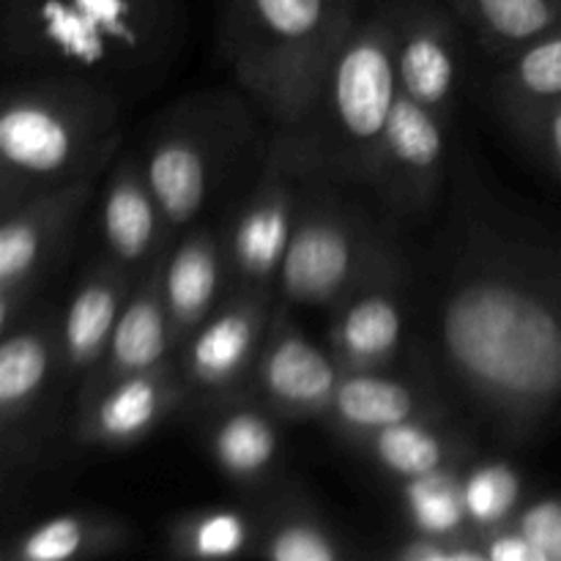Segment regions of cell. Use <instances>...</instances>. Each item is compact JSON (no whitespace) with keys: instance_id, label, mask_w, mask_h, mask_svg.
<instances>
[{"instance_id":"obj_1","label":"cell","mask_w":561,"mask_h":561,"mask_svg":"<svg viewBox=\"0 0 561 561\" xmlns=\"http://www.w3.org/2000/svg\"><path fill=\"white\" fill-rule=\"evenodd\" d=\"M436 351L502 442H529L561 409V244L480 190L453 214Z\"/></svg>"},{"instance_id":"obj_2","label":"cell","mask_w":561,"mask_h":561,"mask_svg":"<svg viewBox=\"0 0 561 561\" xmlns=\"http://www.w3.org/2000/svg\"><path fill=\"white\" fill-rule=\"evenodd\" d=\"M186 33L184 0H3L9 71L96 82L126 104L164 82Z\"/></svg>"},{"instance_id":"obj_3","label":"cell","mask_w":561,"mask_h":561,"mask_svg":"<svg viewBox=\"0 0 561 561\" xmlns=\"http://www.w3.org/2000/svg\"><path fill=\"white\" fill-rule=\"evenodd\" d=\"M124 107L80 77L14 71L0 93V214L107 173L124 148Z\"/></svg>"},{"instance_id":"obj_4","label":"cell","mask_w":561,"mask_h":561,"mask_svg":"<svg viewBox=\"0 0 561 561\" xmlns=\"http://www.w3.org/2000/svg\"><path fill=\"white\" fill-rule=\"evenodd\" d=\"M367 9V0H219L222 60L277 135L305 124L323 71Z\"/></svg>"},{"instance_id":"obj_5","label":"cell","mask_w":561,"mask_h":561,"mask_svg":"<svg viewBox=\"0 0 561 561\" xmlns=\"http://www.w3.org/2000/svg\"><path fill=\"white\" fill-rule=\"evenodd\" d=\"M400 99L392 36L383 5H370L323 71L296 146L318 173L370 186L378 146Z\"/></svg>"},{"instance_id":"obj_6","label":"cell","mask_w":561,"mask_h":561,"mask_svg":"<svg viewBox=\"0 0 561 561\" xmlns=\"http://www.w3.org/2000/svg\"><path fill=\"white\" fill-rule=\"evenodd\" d=\"M257 107L230 91H201L164 107L135 148L173 241L228 190L255 142Z\"/></svg>"},{"instance_id":"obj_7","label":"cell","mask_w":561,"mask_h":561,"mask_svg":"<svg viewBox=\"0 0 561 561\" xmlns=\"http://www.w3.org/2000/svg\"><path fill=\"white\" fill-rule=\"evenodd\" d=\"M348 186L310 168L277 277V299L290 310H334L373 274L405 257L398 219L373 214Z\"/></svg>"},{"instance_id":"obj_8","label":"cell","mask_w":561,"mask_h":561,"mask_svg":"<svg viewBox=\"0 0 561 561\" xmlns=\"http://www.w3.org/2000/svg\"><path fill=\"white\" fill-rule=\"evenodd\" d=\"M310 168L294 137L274 131L250 190L222 225L230 290L277 294Z\"/></svg>"},{"instance_id":"obj_9","label":"cell","mask_w":561,"mask_h":561,"mask_svg":"<svg viewBox=\"0 0 561 561\" xmlns=\"http://www.w3.org/2000/svg\"><path fill=\"white\" fill-rule=\"evenodd\" d=\"M66 392L58 310L36 307L0 334V471L5 480L36 463Z\"/></svg>"},{"instance_id":"obj_10","label":"cell","mask_w":561,"mask_h":561,"mask_svg":"<svg viewBox=\"0 0 561 561\" xmlns=\"http://www.w3.org/2000/svg\"><path fill=\"white\" fill-rule=\"evenodd\" d=\"M102 175L42 192L0 214V334L36 310V296L69 252Z\"/></svg>"},{"instance_id":"obj_11","label":"cell","mask_w":561,"mask_h":561,"mask_svg":"<svg viewBox=\"0 0 561 561\" xmlns=\"http://www.w3.org/2000/svg\"><path fill=\"white\" fill-rule=\"evenodd\" d=\"M400 93L447 124L466 82V36L442 0H383Z\"/></svg>"},{"instance_id":"obj_12","label":"cell","mask_w":561,"mask_h":561,"mask_svg":"<svg viewBox=\"0 0 561 561\" xmlns=\"http://www.w3.org/2000/svg\"><path fill=\"white\" fill-rule=\"evenodd\" d=\"M449 124L400 93L367 190L398 222L431 219L447 186Z\"/></svg>"},{"instance_id":"obj_13","label":"cell","mask_w":561,"mask_h":561,"mask_svg":"<svg viewBox=\"0 0 561 561\" xmlns=\"http://www.w3.org/2000/svg\"><path fill=\"white\" fill-rule=\"evenodd\" d=\"M274 310L277 294L230 290L228 299L175 356L186 387V409H203L250 387Z\"/></svg>"},{"instance_id":"obj_14","label":"cell","mask_w":561,"mask_h":561,"mask_svg":"<svg viewBox=\"0 0 561 561\" xmlns=\"http://www.w3.org/2000/svg\"><path fill=\"white\" fill-rule=\"evenodd\" d=\"M340 376L343 370L329 348L307 337L294 310L277 299L247 392L279 420H327Z\"/></svg>"},{"instance_id":"obj_15","label":"cell","mask_w":561,"mask_h":561,"mask_svg":"<svg viewBox=\"0 0 561 561\" xmlns=\"http://www.w3.org/2000/svg\"><path fill=\"white\" fill-rule=\"evenodd\" d=\"M179 409H186V387L179 362L170 359L75 400L71 433L82 447L126 449L146 442Z\"/></svg>"},{"instance_id":"obj_16","label":"cell","mask_w":561,"mask_h":561,"mask_svg":"<svg viewBox=\"0 0 561 561\" xmlns=\"http://www.w3.org/2000/svg\"><path fill=\"white\" fill-rule=\"evenodd\" d=\"M405 283L409 266L403 257L334 307L327 348L340 370H392L405 343Z\"/></svg>"},{"instance_id":"obj_17","label":"cell","mask_w":561,"mask_h":561,"mask_svg":"<svg viewBox=\"0 0 561 561\" xmlns=\"http://www.w3.org/2000/svg\"><path fill=\"white\" fill-rule=\"evenodd\" d=\"M99 255L142 277L173 244L135 148H121L99 195Z\"/></svg>"},{"instance_id":"obj_18","label":"cell","mask_w":561,"mask_h":561,"mask_svg":"<svg viewBox=\"0 0 561 561\" xmlns=\"http://www.w3.org/2000/svg\"><path fill=\"white\" fill-rule=\"evenodd\" d=\"M137 279L118 263L96 255L80 274L64 310H58V354L69 392H77L102 362Z\"/></svg>"},{"instance_id":"obj_19","label":"cell","mask_w":561,"mask_h":561,"mask_svg":"<svg viewBox=\"0 0 561 561\" xmlns=\"http://www.w3.org/2000/svg\"><path fill=\"white\" fill-rule=\"evenodd\" d=\"M201 416L206 453L219 474L239 488H266L283 458L285 420L247 389L203 405Z\"/></svg>"},{"instance_id":"obj_20","label":"cell","mask_w":561,"mask_h":561,"mask_svg":"<svg viewBox=\"0 0 561 561\" xmlns=\"http://www.w3.org/2000/svg\"><path fill=\"white\" fill-rule=\"evenodd\" d=\"M162 294L175 356L186 340L217 312L230 294L222 228L197 222L168 247L162 257Z\"/></svg>"},{"instance_id":"obj_21","label":"cell","mask_w":561,"mask_h":561,"mask_svg":"<svg viewBox=\"0 0 561 561\" xmlns=\"http://www.w3.org/2000/svg\"><path fill=\"white\" fill-rule=\"evenodd\" d=\"M162 257L135 283L118 321H115L113 337H110L102 362L80 383L75 400L85 398L93 389L104 387L115 378L151 370V367L175 359L173 332H170V318L162 294Z\"/></svg>"},{"instance_id":"obj_22","label":"cell","mask_w":561,"mask_h":561,"mask_svg":"<svg viewBox=\"0 0 561 561\" xmlns=\"http://www.w3.org/2000/svg\"><path fill=\"white\" fill-rule=\"evenodd\" d=\"M422 416H449L431 387L392 370H354L340 376L327 422L340 438L356 444L370 433Z\"/></svg>"},{"instance_id":"obj_23","label":"cell","mask_w":561,"mask_h":561,"mask_svg":"<svg viewBox=\"0 0 561 561\" xmlns=\"http://www.w3.org/2000/svg\"><path fill=\"white\" fill-rule=\"evenodd\" d=\"M140 531L107 510H66L16 531L0 551L3 561H85L126 553Z\"/></svg>"},{"instance_id":"obj_24","label":"cell","mask_w":561,"mask_h":561,"mask_svg":"<svg viewBox=\"0 0 561 561\" xmlns=\"http://www.w3.org/2000/svg\"><path fill=\"white\" fill-rule=\"evenodd\" d=\"M378 471L392 480H414L444 469H460L474 458V444L449 416H422L370 433L354 444Z\"/></svg>"},{"instance_id":"obj_25","label":"cell","mask_w":561,"mask_h":561,"mask_svg":"<svg viewBox=\"0 0 561 561\" xmlns=\"http://www.w3.org/2000/svg\"><path fill=\"white\" fill-rule=\"evenodd\" d=\"M257 540L252 557L268 561H340L351 546L327 515L299 493H274L255 507Z\"/></svg>"},{"instance_id":"obj_26","label":"cell","mask_w":561,"mask_h":561,"mask_svg":"<svg viewBox=\"0 0 561 561\" xmlns=\"http://www.w3.org/2000/svg\"><path fill=\"white\" fill-rule=\"evenodd\" d=\"M471 42L496 64L546 36L561 20V0H442Z\"/></svg>"},{"instance_id":"obj_27","label":"cell","mask_w":561,"mask_h":561,"mask_svg":"<svg viewBox=\"0 0 561 561\" xmlns=\"http://www.w3.org/2000/svg\"><path fill=\"white\" fill-rule=\"evenodd\" d=\"M257 540L255 507H201L173 515L164 526L170 557L219 561L252 557Z\"/></svg>"},{"instance_id":"obj_28","label":"cell","mask_w":561,"mask_h":561,"mask_svg":"<svg viewBox=\"0 0 561 561\" xmlns=\"http://www.w3.org/2000/svg\"><path fill=\"white\" fill-rule=\"evenodd\" d=\"M460 488H463L466 518L477 535L513 524L529 499L524 474L510 460L496 458H471L460 469Z\"/></svg>"},{"instance_id":"obj_29","label":"cell","mask_w":561,"mask_h":561,"mask_svg":"<svg viewBox=\"0 0 561 561\" xmlns=\"http://www.w3.org/2000/svg\"><path fill=\"white\" fill-rule=\"evenodd\" d=\"M463 469V466H460ZM460 469L433 471L400 482V507L409 531L436 537H455L471 531L466 518Z\"/></svg>"},{"instance_id":"obj_30","label":"cell","mask_w":561,"mask_h":561,"mask_svg":"<svg viewBox=\"0 0 561 561\" xmlns=\"http://www.w3.org/2000/svg\"><path fill=\"white\" fill-rule=\"evenodd\" d=\"M499 115L510 126V131L518 135L524 146H529V151L561 179V99L529 104V107L499 110Z\"/></svg>"},{"instance_id":"obj_31","label":"cell","mask_w":561,"mask_h":561,"mask_svg":"<svg viewBox=\"0 0 561 561\" xmlns=\"http://www.w3.org/2000/svg\"><path fill=\"white\" fill-rule=\"evenodd\" d=\"M537 561H561V496H529L513 520Z\"/></svg>"},{"instance_id":"obj_32","label":"cell","mask_w":561,"mask_h":561,"mask_svg":"<svg viewBox=\"0 0 561 561\" xmlns=\"http://www.w3.org/2000/svg\"><path fill=\"white\" fill-rule=\"evenodd\" d=\"M389 557L400 561H485L477 531H466V535L455 537L409 531V537H403L389 551Z\"/></svg>"},{"instance_id":"obj_33","label":"cell","mask_w":561,"mask_h":561,"mask_svg":"<svg viewBox=\"0 0 561 561\" xmlns=\"http://www.w3.org/2000/svg\"><path fill=\"white\" fill-rule=\"evenodd\" d=\"M482 559L485 561H537L535 548L524 537V531L515 524L496 526L480 535Z\"/></svg>"},{"instance_id":"obj_34","label":"cell","mask_w":561,"mask_h":561,"mask_svg":"<svg viewBox=\"0 0 561 561\" xmlns=\"http://www.w3.org/2000/svg\"><path fill=\"white\" fill-rule=\"evenodd\" d=\"M367 3H370V5H378V3H383V0H367Z\"/></svg>"}]
</instances>
